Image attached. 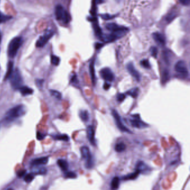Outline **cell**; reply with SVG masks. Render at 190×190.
Segmentation results:
<instances>
[{"instance_id":"1","label":"cell","mask_w":190,"mask_h":190,"mask_svg":"<svg viewBox=\"0 0 190 190\" xmlns=\"http://www.w3.org/2000/svg\"><path fill=\"white\" fill-rule=\"evenodd\" d=\"M25 107L23 105L16 106L10 109L5 115V120L7 122H11L25 114Z\"/></svg>"},{"instance_id":"2","label":"cell","mask_w":190,"mask_h":190,"mask_svg":"<svg viewBox=\"0 0 190 190\" xmlns=\"http://www.w3.org/2000/svg\"><path fill=\"white\" fill-rule=\"evenodd\" d=\"M23 40L21 37H16L11 41L8 46V55L11 58L16 57L18 50L21 47Z\"/></svg>"},{"instance_id":"3","label":"cell","mask_w":190,"mask_h":190,"mask_svg":"<svg viewBox=\"0 0 190 190\" xmlns=\"http://www.w3.org/2000/svg\"><path fill=\"white\" fill-rule=\"evenodd\" d=\"M55 15L57 20L63 21L64 24H68L70 21V15L61 5H58L55 7Z\"/></svg>"},{"instance_id":"4","label":"cell","mask_w":190,"mask_h":190,"mask_svg":"<svg viewBox=\"0 0 190 190\" xmlns=\"http://www.w3.org/2000/svg\"><path fill=\"white\" fill-rule=\"evenodd\" d=\"M81 157L85 161V167L87 169H90L93 167L94 162L89 149L87 146H83L80 148Z\"/></svg>"},{"instance_id":"5","label":"cell","mask_w":190,"mask_h":190,"mask_svg":"<svg viewBox=\"0 0 190 190\" xmlns=\"http://www.w3.org/2000/svg\"><path fill=\"white\" fill-rule=\"evenodd\" d=\"M10 79L11 80V84L12 85V88L14 89H19L22 87L23 80L21 73L18 69H16L14 71H13Z\"/></svg>"},{"instance_id":"6","label":"cell","mask_w":190,"mask_h":190,"mask_svg":"<svg viewBox=\"0 0 190 190\" xmlns=\"http://www.w3.org/2000/svg\"><path fill=\"white\" fill-rule=\"evenodd\" d=\"M54 32L52 30H48L45 32L44 35L40 36L36 43L37 48H42L45 46L50 39L54 35Z\"/></svg>"},{"instance_id":"7","label":"cell","mask_w":190,"mask_h":190,"mask_svg":"<svg viewBox=\"0 0 190 190\" xmlns=\"http://www.w3.org/2000/svg\"><path fill=\"white\" fill-rule=\"evenodd\" d=\"M175 70L180 74L181 77H186L188 75L186 64L183 60H180L176 63Z\"/></svg>"},{"instance_id":"8","label":"cell","mask_w":190,"mask_h":190,"mask_svg":"<svg viewBox=\"0 0 190 190\" xmlns=\"http://www.w3.org/2000/svg\"><path fill=\"white\" fill-rule=\"evenodd\" d=\"M112 114V116L115 120L116 126L120 131L123 132H127V133H132L131 131L128 128H127V127H126L123 124L120 114H119V113L117 112L116 110H115V109L113 110Z\"/></svg>"},{"instance_id":"9","label":"cell","mask_w":190,"mask_h":190,"mask_svg":"<svg viewBox=\"0 0 190 190\" xmlns=\"http://www.w3.org/2000/svg\"><path fill=\"white\" fill-rule=\"evenodd\" d=\"M132 118L130 119V122L131 125L133 127L137 128H144L148 126V124L143 122L141 120L140 116L138 114H135L132 116Z\"/></svg>"},{"instance_id":"10","label":"cell","mask_w":190,"mask_h":190,"mask_svg":"<svg viewBox=\"0 0 190 190\" xmlns=\"http://www.w3.org/2000/svg\"><path fill=\"white\" fill-rule=\"evenodd\" d=\"M101 77L106 81L112 82L114 80V75L113 71L108 67H104L100 71Z\"/></svg>"},{"instance_id":"11","label":"cell","mask_w":190,"mask_h":190,"mask_svg":"<svg viewBox=\"0 0 190 190\" xmlns=\"http://www.w3.org/2000/svg\"><path fill=\"white\" fill-rule=\"evenodd\" d=\"M106 28L107 30H108L110 31H112V32H122V33H125L128 30V28L120 26V25H117L116 24L114 23H109L106 24Z\"/></svg>"},{"instance_id":"12","label":"cell","mask_w":190,"mask_h":190,"mask_svg":"<svg viewBox=\"0 0 190 190\" xmlns=\"http://www.w3.org/2000/svg\"><path fill=\"white\" fill-rule=\"evenodd\" d=\"M127 69L129 73L137 81H140L141 79V75L135 67L134 66L133 64L132 63H129L127 64Z\"/></svg>"},{"instance_id":"13","label":"cell","mask_w":190,"mask_h":190,"mask_svg":"<svg viewBox=\"0 0 190 190\" xmlns=\"http://www.w3.org/2000/svg\"><path fill=\"white\" fill-rule=\"evenodd\" d=\"M87 137L90 143L93 145H95V133L94 128L92 126H89L87 128Z\"/></svg>"},{"instance_id":"14","label":"cell","mask_w":190,"mask_h":190,"mask_svg":"<svg viewBox=\"0 0 190 190\" xmlns=\"http://www.w3.org/2000/svg\"><path fill=\"white\" fill-rule=\"evenodd\" d=\"M153 38L156 41V42L161 45H164L165 43V37L159 32H155L152 34Z\"/></svg>"},{"instance_id":"15","label":"cell","mask_w":190,"mask_h":190,"mask_svg":"<svg viewBox=\"0 0 190 190\" xmlns=\"http://www.w3.org/2000/svg\"><path fill=\"white\" fill-rule=\"evenodd\" d=\"M49 161V157H42L38 159H34L31 162V165H45Z\"/></svg>"},{"instance_id":"16","label":"cell","mask_w":190,"mask_h":190,"mask_svg":"<svg viewBox=\"0 0 190 190\" xmlns=\"http://www.w3.org/2000/svg\"><path fill=\"white\" fill-rule=\"evenodd\" d=\"M136 169L140 171V172L143 173L149 172L150 171V167H148L144 162L143 161H139L136 164Z\"/></svg>"},{"instance_id":"17","label":"cell","mask_w":190,"mask_h":190,"mask_svg":"<svg viewBox=\"0 0 190 190\" xmlns=\"http://www.w3.org/2000/svg\"><path fill=\"white\" fill-rule=\"evenodd\" d=\"M141 173L140 171L138 169H136L135 172L133 173H131L126 176H124L122 178V180H134L136 179L139 174Z\"/></svg>"},{"instance_id":"18","label":"cell","mask_w":190,"mask_h":190,"mask_svg":"<svg viewBox=\"0 0 190 190\" xmlns=\"http://www.w3.org/2000/svg\"><path fill=\"white\" fill-rule=\"evenodd\" d=\"M89 72H90V75L92 83L94 85L95 83V75L94 60H92L89 64Z\"/></svg>"},{"instance_id":"19","label":"cell","mask_w":190,"mask_h":190,"mask_svg":"<svg viewBox=\"0 0 190 190\" xmlns=\"http://www.w3.org/2000/svg\"><path fill=\"white\" fill-rule=\"evenodd\" d=\"M19 90L21 93L22 95H31L32 94L34 93V90L28 87H21L19 88Z\"/></svg>"},{"instance_id":"20","label":"cell","mask_w":190,"mask_h":190,"mask_svg":"<svg viewBox=\"0 0 190 190\" xmlns=\"http://www.w3.org/2000/svg\"><path fill=\"white\" fill-rule=\"evenodd\" d=\"M57 165L60 167V169L64 171H66L68 169L69 165L66 160L63 159H59L57 160Z\"/></svg>"},{"instance_id":"21","label":"cell","mask_w":190,"mask_h":190,"mask_svg":"<svg viewBox=\"0 0 190 190\" xmlns=\"http://www.w3.org/2000/svg\"><path fill=\"white\" fill-rule=\"evenodd\" d=\"M13 71H14V63L12 61H10L8 63L7 72H6V74L5 77V79L7 80L8 78H10L11 75L12 74Z\"/></svg>"},{"instance_id":"22","label":"cell","mask_w":190,"mask_h":190,"mask_svg":"<svg viewBox=\"0 0 190 190\" xmlns=\"http://www.w3.org/2000/svg\"><path fill=\"white\" fill-rule=\"evenodd\" d=\"M139 89L137 87H135V88H132L130 90L127 91V93L128 95H130L131 97L133 98H137L138 96L139 95Z\"/></svg>"},{"instance_id":"23","label":"cell","mask_w":190,"mask_h":190,"mask_svg":"<svg viewBox=\"0 0 190 190\" xmlns=\"http://www.w3.org/2000/svg\"><path fill=\"white\" fill-rule=\"evenodd\" d=\"M120 180L118 177H114L110 183V186L112 189H118L120 187Z\"/></svg>"},{"instance_id":"24","label":"cell","mask_w":190,"mask_h":190,"mask_svg":"<svg viewBox=\"0 0 190 190\" xmlns=\"http://www.w3.org/2000/svg\"><path fill=\"white\" fill-rule=\"evenodd\" d=\"M79 116H80V118H81V120L84 122H88L89 120V113H88L87 110H81L80 111V113H79Z\"/></svg>"},{"instance_id":"25","label":"cell","mask_w":190,"mask_h":190,"mask_svg":"<svg viewBox=\"0 0 190 190\" xmlns=\"http://www.w3.org/2000/svg\"><path fill=\"white\" fill-rule=\"evenodd\" d=\"M114 149L116 152H122L126 150V146L123 142H120L115 146Z\"/></svg>"},{"instance_id":"26","label":"cell","mask_w":190,"mask_h":190,"mask_svg":"<svg viewBox=\"0 0 190 190\" xmlns=\"http://www.w3.org/2000/svg\"><path fill=\"white\" fill-rule=\"evenodd\" d=\"M54 138L55 139H57V140L65 141V142H67V141L70 140V138L69 137V136L67 135V134H57V135L55 136Z\"/></svg>"},{"instance_id":"27","label":"cell","mask_w":190,"mask_h":190,"mask_svg":"<svg viewBox=\"0 0 190 190\" xmlns=\"http://www.w3.org/2000/svg\"><path fill=\"white\" fill-rule=\"evenodd\" d=\"M51 62L54 65L57 66L60 64V58L55 55H52L51 57Z\"/></svg>"},{"instance_id":"28","label":"cell","mask_w":190,"mask_h":190,"mask_svg":"<svg viewBox=\"0 0 190 190\" xmlns=\"http://www.w3.org/2000/svg\"><path fill=\"white\" fill-rule=\"evenodd\" d=\"M169 72L168 70L165 69V70L163 71V73L162 83H165L169 80Z\"/></svg>"},{"instance_id":"29","label":"cell","mask_w":190,"mask_h":190,"mask_svg":"<svg viewBox=\"0 0 190 190\" xmlns=\"http://www.w3.org/2000/svg\"><path fill=\"white\" fill-rule=\"evenodd\" d=\"M176 13H175V12H171V13L167 15V16L165 18V20L167 21V22L169 23L172 21L175 18H176Z\"/></svg>"},{"instance_id":"30","label":"cell","mask_w":190,"mask_h":190,"mask_svg":"<svg viewBox=\"0 0 190 190\" xmlns=\"http://www.w3.org/2000/svg\"><path fill=\"white\" fill-rule=\"evenodd\" d=\"M11 18H12V17L2 14L0 12V24L8 21L9 20H10Z\"/></svg>"},{"instance_id":"31","label":"cell","mask_w":190,"mask_h":190,"mask_svg":"<svg viewBox=\"0 0 190 190\" xmlns=\"http://www.w3.org/2000/svg\"><path fill=\"white\" fill-rule=\"evenodd\" d=\"M50 92L51 95L57 99H61L62 98L61 93H60V92H58V91L55 90H51Z\"/></svg>"},{"instance_id":"32","label":"cell","mask_w":190,"mask_h":190,"mask_svg":"<svg viewBox=\"0 0 190 190\" xmlns=\"http://www.w3.org/2000/svg\"><path fill=\"white\" fill-rule=\"evenodd\" d=\"M34 179V176L32 173H28L24 177V181L27 183H30Z\"/></svg>"},{"instance_id":"33","label":"cell","mask_w":190,"mask_h":190,"mask_svg":"<svg viewBox=\"0 0 190 190\" xmlns=\"http://www.w3.org/2000/svg\"><path fill=\"white\" fill-rule=\"evenodd\" d=\"M140 64L142 67L146 68V69H150L151 68V65H150L149 62L147 59H143V60H141Z\"/></svg>"},{"instance_id":"34","label":"cell","mask_w":190,"mask_h":190,"mask_svg":"<svg viewBox=\"0 0 190 190\" xmlns=\"http://www.w3.org/2000/svg\"><path fill=\"white\" fill-rule=\"evenodd\" d=\"M65 177L67 179H76L77 177V175L74 172H67L65 173Z\"/></svg>"},{"instance_id":"35","label":"cell","mask_w":190,"mask_h":190,"mask_svg":"<svg viewBox=\"0 0 190 190\" xmlns=\"http://www.w3.org/2000/svg\"><path fill=\"white\" fill-rule=\"evenodd\" d=\"M126 99V95L123 93H120L116 96V100L118 102H122Z\"/></svg>"},{"instance_id":"36","label":"cell","mask_w":190,"mask_h":190,"mask_svg":"<svg viewBox=\"0 0 190 190\" xmlns=\"http://www.w3.org/2000/svg\"><path fill=\"white\" fill-rule=\"evenodd\" d=\"M151 53V55L154 57H156L157 56V54H158V50L157 48L156 47H152L150 49Z\"/></svg>"},{"instance_id":"37","label":"cell","mask_w":190,"mask_h":190,"mask_svg":"<svg viewBox=\"0 0 190 190\" xmlns=\"http://www.w3.org/2000/svg\"><path fill=\"white\" fill-rule=\"evenodd\" d=\"M47 172V170L45 168H40L38 169V171H36L35 173L36 174H40V175H45Z\"/></svg>"},{"instance_id":"38","label":"cell","mask_w":190,"mask_h":190,"mask_svg":"<svg viewBox=\"0 0 190 190\" xmlns=\"http://www.w3.org/2000/svg\"><path fill=\"white\" fill-rule=\"evenodd\" d=\"M101 17L102 18L103 20H108L110 19H112L114 16H112V15H110L109 14H104L102 15H101Z\"/></svg>"},{"instance_id":"39","label":"cell","mask_w":190,"mask_h":190,"mask_svg":"<svg viewBox=\"0 0 190 190\" xmlns=\"http://www.w3.org/2000/svg\"><path fill=\"white\" fill-rule=\"evenodd\" d=\"M43 83H44V80L42 79H38L36 81V84L37 85V86L39 88H41Z\"/></svg>"},{"instance_id":"40","label":"cell","mask_w":190,"mask_h":190,"mask_svg":"<svg viewBox=\"0 0 190 190\" xmlns=\"http://www.w3.org/2000/svg\"><path fill=\"white\" fill-rule=\"evenodd\" d=\"M45 137V135L44 134L41 133H40V132H38L37 133V139H39V140H42Z\"/></svg>"},{"instance_id":"41","label":"cell","mask_w":190,"mask_h":190,"mask_svg":"<svg viewBox=\"0 0 190 190\" xmlns=\"http://www.w3.org/2000/svg\"><path fill=\"white\" fill-rule=\"evenodd\" d=\"M180 3L184 6H188L190 5V0H179Z\"/></svg>"},{"instance_id":"42","label":"cell","mask_w":190,"mask_h":190,"mask_svg":"<svg viewBox=\"0 0 190 190\" xmlns=\"http://www.w3.org/2000/svg\"><path fill=\"white\" fill-rule=\"evenodd\" d=\"M71 82L73 83H75V84H77L78 80H77V75H74L73 76V77H71Z\"/></svg>"},{"instance_id":"43","label":"cell","mask_w":190,"mask_h":190,"mask_svg":"<svg viewBox=\"0 0 190 190\" xmlns=\"http://www.w3.org/2000/svg\"><path fill=\"white\" fill-rule=\"evenodd\" d=\"M110 87H111V85L110 84L106 82L103 85V89L104 90H108Z\"/></svg>"},{"instance_id":"44","label":"cell","mask_w":190,"mask_h":190,"mask_svg":"<svg viewBox=\"0 0 190 190\" xmlns=\"http://www.w3.org/2000/svg\"><path fill=\"white\" fill-rule=\"evenodd\" d=\"M26 173V170H21L20 171H18V176L19 177H21L25 175V174Z\"/></svg>"},{"instance_id":"45","label":"cell","mask_w":190,"mask_h":190,"mask_svg":"<svg viewBox=\"0 0 190 190\" xmlns=\"http://www.w3.org/2000/svg\"><path fill=\"white\" fill-rule=\"evenodd\" d=\"M104 1V0H96L97 4H102Z\"/></svg>"},{"instance_id":"46","label":"cell","mask_w":190,"mask_h":190,"mask_svg":"<svg viewBox=\"0 0 190 190\" xmlns=\"http://www.w3.org/2000/svg\"><path fill=\"white\" fill-rule=\"evenodd\" d=\"M1 34H0V42H1Z\"/></svg>"},{"instance_id":"47","label":"cell","mask_w":190,"mask_h":190,"mask_svg":"<svg viewBox=\"0 0 190 190\" xmlns=\"http://www.w3.org/2000/svg\"><path fill=\"white\" fill-rule=\"evenodd\" d=\"M117 1H120V0H117Z\"/></svg>"}]
</instances>
